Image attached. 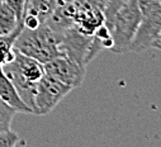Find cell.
I'll use <instances>...</instances> for the list:
<instances>
[{
  "label": "cell",
  "mask_w": 161,
  "mask_h": 147,
  "mask_svg": "<svg viewBox=\"0 0 161 147\" xmlns=\"http://www.w3.org/2000/svg\"><path fill=\"white\" fill-rule=\"evenodd\" d=\"M22 22H23L24 28H27V29H36L42 24V22L38 19V17H36L33 14H24Z\"/></svg>",
  "instance_id": "e0dca14e"
},
{
  "label": "cell",
  "mask_w": 161,
  "mask_h": 147,
  "mask_svg": "<svg viewBox=\"0 0 161 147\" xmlns=\"http://www.w3.org/2000/svg\"><path fill=\"white\" fill-rule=\"evenodd\" d=\"M4 2L14 10L18 20L22 22L24 15V9H25V0H4Z\"/></svg>",
  "instance_id": "2e32d148"
},
{
  "label": "cell",
  "mask_w": 161,
  "mask_h": 147,
  "mask_svg": "<svg viewBox=\"0 0 161 147\" xmlns=\"http://www.w3.org/2000/svg\"><path fill=\"white\" fill-rule=\"evenodd\" d=\"M152 48H156V50L161 51V32H160V34L157 35V38L155 40V42H153V45H152Z\"/></svg>",
  "instance_id": "ffe728a7"
},
{
  "label": "cell",
  "mask_w": 161,
  "mask_h": 147,
  "mask_svg": "<svg viewBox=\"0 0 161 147\" xmlns=\"http://www.w3.org/2000/svg\"><path fill=\"white\" fill-rule=\"evenodd\" d=\"M3 71L17 88L20 98L33 110V96L37 83L45 75L43 63L15 50V57L10 63L3 65ZM34 113V110H33Z\"/></svg>",
  "instance_id": "7a4b0ae2"
},
{
  "label": "cell",
  "mask_w": 161,
  "mask_h": 147,
  "mask_svg": "<svg viewBox=\"0 0 161 147\" xmlns=\"http://www.w3.org/2000/svg\"><path fill=\"white\" fill-rule=\"evenodd\" d=\"M157 3H160V0H137V4L140 7L141 13L147 12L148 9H151L152 7H155Z\"/></svg>",
  "instance_id": "ac0fdd59"
},
{
  "label": "cell",
  "mask_w": 161,
  "mask_h": 147,
  "mask_svg": "<svg viewBox=\"0 0 161 147\" xmlns=\"http://www.w3.org/2000/svg\"><path fill=\"white\" fill-rule=\"evenodd\" d=\"M74 27L85 34H94L97 28L103 24V12L86 4L83 0H74Z\"/></svg>",
  "instance_id": "ba28073f"
},
{
  "label": "cell",
  "mask_w": 161,
  "mask_h": 147,
  "mask_svg": "<svg viewBox=\"0 0 161 147\" xmlns=\"http://www.w3.org/2000/svg\"><path fill=\"white\" fill-rule=\"evenodd\" d=\"M0 99L4 103H7L10 108H13L15 110V113L34 114L33 110L20 98L17 88L14 86L12 80L5 75L2 66H0Z\"/></svg>",
  "instance_id": "9c48e42d"
},
{
  "label": "cell",
  "mask_w": 161,
  "mask_h": 147,
  "mask_svg": "<svg viewBox=\"0 0 161 147\" xmlns=\"http://www.w3.org/2000/svg\"><path fill=\"white\" fill-rule=\"evenodd\" d=\"M141 18H142V13L137 4V0H127V2H125V4L119 9L115 17L112 28L113 46L110 51L113 53L122 55L130 51L131 42L140 25Z\"/></svg>",
  "instance_id": "3957f363"
},
{
  "label": "cell",
  "mask_w": 161,
  "mask_h": 147,
  "mask_svg": "<svg viewBox=\"0 0 161 147\" xmlns=\"http://www.w3.org/2000/svg\"><path fill=\"white\" fill-rule=\"evenodd\" d=\"M15 116V110L0 99V132L9 129Z\"/></svg>",
  "instance_id": "5bb4252c"
},
{
  "label": "cell",
  "mask_w": 161,
  "mask_h": 147,
  "mask_svg": "<svg viewBox=\"0 0 161 147\" xmlns=\"http://www.w3.org/2000/svg\"><path fill=\"white\" fill-rule=\"evenodd\" d=\"M19 143L23 144L24 142H19V136L10 128L0 132V147H14Z\"/></svg>",
  "instance_id": "9a60e30c"
},
{
  "label": "cell",
  "mask_w": 161,
  "mask_h": 147,
  "mask_svg": "<svg viewBox=\"0 0 161 147\" xmlns=\"http://www.w3.org/2000/svg\"><path fill=\"white\" fill-rule=\"evenodd\" d=\"M60 2H66V0H60Z\"/></svg>",
  "instance_id": "44dd1931"
},
{
  "label": "cell",
  "mask_w": 161,
  "mask_h": 147,
  "mask_svg": "<svg viewBox=\"0 0 161 147\" xmlns=\"http://www.w3.org/2000/svg\"><path fill=\"white\" fill-rule=\"evenodd\" d=\"M60 45L61 35L43 22L36 29L23 28L14 42V50L45 65L56 57L64 56Z\"/></svg>",
  "instance_id": "6da1fadb"
},
{
  "label": "cell",
  "mask_w": 161,
  "mask_h": 147,
  "mask_svg": "<svg viewBox=\"0 0 161 147\" xmlns=\"http://www.w3.org/2000/svg\"><path fill=\"white\" fill-rule=\"evenodd\" d=\"M43 67H45V74L55 78L56 80L70 86L71 89L81 86L86 76L85 66L70 60L66 56L56 57L46 62Z\"/></svg>",
  "instance_id": "52a82bcc"
},
{
  "label": "cell",
  "mask_w": 161,
  "mask_h": 147,
  "mask_svg": "<svg viewBox=\"0 0 161 147\" xmlns=\"http://www.w3.org/2000/svg\"><path fill=\"white\" fill-rule=\"evenodd\" d=\"M72 89L55 78L47 75L37 83L33 96V110L36 116H46L55 109V106L71 91Z\"/></svg>",
  "instance_id": "5b68a950"
},
{
  "label": "cell",
  "mask_w": 161,
  "mask_h": 147,
  "mask_svg": "<svg viewBox=\"0 0 161 147\" xmlns=\"http://www.w3.org/2000/svg\"><path fill=\"white\" fill-rule=\"evenodd\" d=\"M20 22L18 20L14 10L4 2L0 0V35L13 32Z\"/></svg>",
  "instance_id": "8fae6325"
},
{
  "label": "cell",
  "mask_w": 161,
  "mask_h": 147,
  "mask_svg": "<svg viewBox=\"0 0 161 147\" xmlns=\"http://www.w3.org/2000/svg\"><path fill=\"white\" fill-rule=\"evenodd\" d=\"M123 4H125L123 0H108V3L103 9V24L107 28H109L110 32H112L115 17Z\"/></svg>",
  "instance_id": "4fadbf2b"
},
{
  "label": "cell",
  "mask_w": 161,
  "mask_h": 147,
  "mask_svg": "<svg viewBox=\"0 0 161 147\" xmlns=\"http://www.w3.org/2000/svg\"><path fill=\"white\" fill-rule=\"evenodd\" d=\"M24 28L23 25V22H20L18 24V27L10 32L9 34H3L0 35V66H3L5 60H7V56L12 52V50L14 48V42L17 40V37L19 35V33L22 32V29Z\"/></svg>",
  "instance_id": "7c38bea8"
},
{
  "label": "cell",
  "mask_w": 161,
  "mask_h": 147,
  "mask_svg": "<svg viewBox=\"0 0 161 147\" xmlns=\"http://www.w3.org/2000/svg\"><path fill=\"white\" fill-rule=\"evenodd\" d=\"M160 3H161V0H160Z\"/></svg>",
  "instance_id": "7402d4cb"
},
{
  "label": "cell",
  "mask_w": 161,
  "mask_h": 147,
  "mask_svg": "<svg viewBox=\"0 0 161 147\" xmlns=\"http://www.w3.org/2000/svg\"><path fill=\"white\" fill-rule=\"evenodd\" d=\"M83 2H85L86 4H89L90 7L95 8V9H99L103 12L105 4L108 3V0H83Z\"/></svg>",
  "instance_id": "d6986e66"
},
{
  "label": "cell",
  "mask_w": 161,
  "mask_h": 147,
  "mask_svg": "<svg viewBox=\"0 0 161 147\" xmlns=\"http://www.w3.org/2000/svg\"><path fill=\"white\" fill-rule=\"evenodd\" d=\"M57 4L58 0H25L24 14H33L43 23L51 15Z\"/></svg>",
  "instance_id": "30bf717a"
},
{
  "label": "cell",
  "mask_w": 161,
  "mask_h": 147,
  "mask_svg": "<svg viewBox=\"0 0 161 147\" xmlns=\"http://www.w3.org/2000/svg\"><path fill=\"white\" fill-rule=\"evenodd\" d=\"M60 46L64 56L83 66H86L104 50L94 34H85L74 25L62 33Z\"/></svg>",
  "instance_id": "277c9868"
},
{
  "label": "cell",
  "mask_w": 161,
  "mask_h": 147,
  "mask_svg": "<svg viewBox=\"0 0 161 147\" xmlns=\"http://www.w3.org/2000/svg\"><path fill=\"white\" fill-rule=\"evenodd\" d=\"M161 32V3H157L155 7L142 13L140 25L136 30V34L130 46V51L141 53L148 48H152V45L157 35Z\"/></svg>",
  "instance_id": "8992f818"
}]
</instances>
